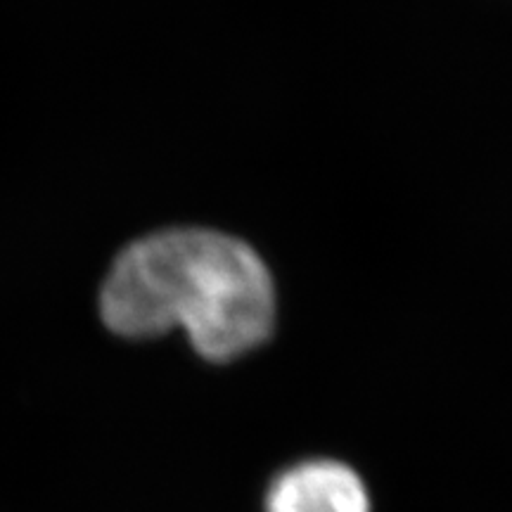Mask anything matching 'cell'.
Returning a JSON list of instances; mask_svg holds the SVG:
<instances>
[{
    "instance_id": "obj_1",
    "label": "cell",
    "mask_w": 512,
    "mask_h": 512,
    "mask_svg": "<svg viewBox=\"0 0 512 512\" xmlns=\"http://www.w3.org/2000/svg\"><path fill=\"white\" fill-rule=\"evenodd\" d=\"M105 325L121 337L181 328L209 361H233L275 325L271 273L252 247L226 233L174 228L117 256L100 294Z\"/></svg>"
},
{
    "instance_id": "obj_2",
    "label": "cell",
    "mask_w": 512,
    "mask_h": 512,
    "mask_svg": "<svg viewBox=\"0 0 512 512\" xmlns=\"http://www.w3.org/2000/svg\"><path fill=\"white\" fill-rule=\"evenodd\" d=\"M266 512H373L363 477L335 458L294 463L268 484Z\"/></svg>"
}]
</instances>
